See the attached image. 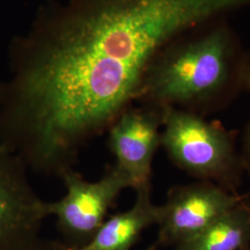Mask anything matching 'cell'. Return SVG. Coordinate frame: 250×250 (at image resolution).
I'll return each mask as SVG.
<instances>
[{
    "label": "cell",
    "instance_id": "1",
    "mask_svg": "<svg viewBox=\"0 0 250 250\" xmlns=\"http://www.w3.org/2000/svg\"><path fill=\"white\" fill-rule=\"evenodd\" d=\"M250 0H67L46 9L0 85V146L60 176L139 98L156 56Z\"/></svg>",
    "mask_w": 250,
    "mask_h": 250
},
{
    "label": "cell",
    "instance_id": "2",
    "mask_svg": "<svg viewBox=\"0 0 250 250\" xmlns=\"http://www.w3.org/2000/svg\"><path fill=\"white\" fill-rule=\"evenodd\" d=\"M247 49L230 18L192 28L153 60L138 99L163 108L200 107L241 86Z\"/></svg>",
    "mask_w": 250,
    "mask_h": 250
},
{
    "label": "cell",
    "instance_id": "3",
    "mask_svg": "<svg viewBox=\"0 0 250 250\" xmlns=\"http://www.w3.org/2000/svg\"><path fill=\"white\" fill-rule=\"evenodd\" d=\"M62 179L66 195L55 202H47L49 216L57 219L66 250L85 246L106 221L117 197L133 184L116 164L108 167L97 182H88L72 168L59 176Z\"/></svg>",
    "mask_w": 250,
    "mask_h": 250
},
{
    "label": "cell",
    "instance_id": "4",
    "mask_svg": "<svg viewBox=\"0 0 250 250\" xmlns=\"http://www.w3.org/2000/svg\"><path fill=\"white\" fill-rule=\"evenodd\" d=\"M161 144L171 160L184 170L200 176H214L232 161L228 136L194 111L161 108Z\"/></svg>",
    "mask_w": 250,
    "mask_h": 250
},
{
    "label": "cell",
    "instance_id": "5",
    "mask_svg": "<svg viewBox=\"0 0 250 250\" xmlns=\"http://www.w3.org/2000/svg\"><path fill=\"white\" fill-rule=\"evenodd\" d=\"M46 217L47 202L30 185L25 164L0 147V250H13L39 236Z\"/></svg>",
    "mask_w": 250,
    "mask_h": 250
},
{
    "label": "cell",
    "instance_id": "6",
    "mask_svg": "<svg viewBox=\"0 0 250 250\" xmlns=\"http://www.w3.org/2000/svg\"><path fill=\"white\" fill-rule=\"evenodd\" d=\"M161 108H127L108 128L107 145L133 188L150 186L152 161L161 145Z\"/></svg>",
    "mask_w": 250,
    "mask_h": 250
},
{
    "label": "cell",
    "instance_id": "7",
    "mask_svg": "<svg viewBox=\"0 0 250 250\" xmlns=\"http://www.w3.org/2000/svg\"><path fill=\"white\" fill-rule=\"evenodd\" d=\"M236 197L211 186H192L170 192L161 206L158 244H179L194 236L237 207Z\"/></svg>",
    "mask_w": 250,
    "mask_h": 250
},
{
    "label": "cell",
    "instance_id": "8",
    "mask_svg": "<svg viewBox=\"0 0 250 250\" xmlns=\"http://www.w3.org/2000/svg\"><path fill=\"white\" fill-rule=\"evenodd\" d=\"M134 206L109 216L85 246L77 250H131L141 233L161 218V206L151 201L150 186L138 188Z\"/></svg>",
    "mask_w": 250,
    "mask_h": 250
},
{
    "label": "cell",
    "instance_id": "9",
    "mask_svg": "<svg viewBox=\"0 0 250 250\" xmlns=\"http://www.w3.org/2000/svg\"><path fill=\"white\" fill-rule=\"evenodd\" d=\"M250 244V211L235 207L176 250H242Z\"/></svg>",
    "mask_w": 250,
    "mask_h": 250
},
{
    "label": "cell",
    "instance_id": "10",
    "mask_svg": "<svg viewBox=\"0 0 250 250\" xmlns=\"http://www.w3.org/2000/svg\"><path fill=\"white\" fill-rule=\"evenodd\" d=\"M11 250H66L61 242L50 241L37 236L31 241Z\"/></svg>",
    "mask_w": 250,
    "mask_h": 250
},
{
    "label": "cell",
    "instance_id": "11",
    "mask_svg": "<svg viewBox=\"0 0 250 250\" xmlns=\"http://www.w3.org/2000/svg\"><path fill=\"white\" fill-rule=\"evenodd\" d=\"M242 87L250 90V48L247 49L242 74Z\"/></svg>",
    "mask_w": 250,
    "mask_h": 250
},
{
    "label": "cell",
    "instance_id": "12",
    "mask_svg": "<svg viewBox=\"0 0 250 250\" xmlns=\"http://www.w3.org/2000/svg\"><path fill=\"white\" fill-rule=\"evenodd\" d=\"M248 149H249V152H250V131H249V135H248Z\"/></svg>",
    "mask_w": 250,
    "mask_h": 250
},
{
    "label": "cell",
    "instance_id": "13",
    "mask_svg": "<svg viewBox=\"0 0 250 250\" xmlns=\"http://www.w3.org/2000/svg\"><path fill=\"white\" fill-rule=\"evenodd\" d=\"M157 247H158V244H155V245H153V246H151L150 248H148L146 250H156Z\"/></svg>",
    "mask_w": 250,
    "mask_h": 250
}]
</instances>
